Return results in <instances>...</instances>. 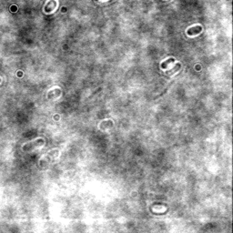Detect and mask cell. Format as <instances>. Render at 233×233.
Here are the masks:
<instances>
[{"instance_id": "cell-2", "label": "cell", "mask_w": 233, "mask_h": 233, "mask_svg": "<svg viewBox=\"0 0 233 233\" xmlns=\"http://www.w3.org/2000/svg\"><path fill=\"white\" fill-rule=\"evenodd\" d=\"M180 68H181V65H180V63H177V64H176V66L173 67L171 69L167 70L166 74H167L168 76H172V75H174L175 73H177V72H178Z\"/></svg>"}, {"instance_id": "cell-3", "label": "cell", "mask_w": 233, "mask_h": 233, "mask_svg": "<svg viewBox=\"0 0 233 233\" xmlns=\"http://www.w3.org/2000/svg\"><path fill=\"white\" fill-rule=\"evenodd\" d=\"M173 62H175V59H174V58H168V59H167L166 61H164V62L161 64V68H167L168 67V65H170V63H173Z\"/></svg>"}, {"instance_id": "cell-1", "label": "cell", "mask_w": 233, "mask_h": 233, "mask_svg": "<svg viewBox=\"0 0 233 233\" xmlns=\"http://www.w3.org/2000/svg\"><path fill=\"white\" fill-rule=\"evenodd\" d=\"M202 31V27L201 26H194L192 27H189L187 31V34L189 36H196L199 34Z\"/></svg>"}]
</instances>
